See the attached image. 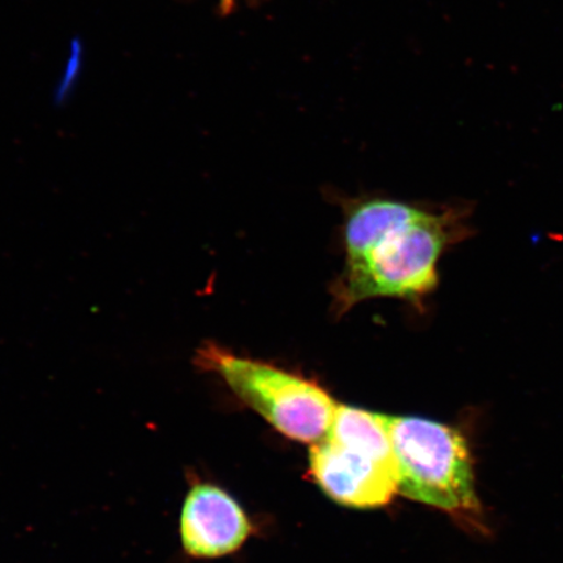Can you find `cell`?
Listing matches in <instances>:
<instances>
[{"label": "cell", "mask_w": 563, "mask_h": 563, "mask_svg": "<svg viewBox=\"0 0 563 563\" xmlns=\"http://www.w3.org/2000/svg\"><path fill=\"white\" fill-rule=\"evenodd\" d=\"M313 481L335 503L375 509L398 493L396 456L385 415L338 405L325 438L309 450Z\"/></svg>", "instance_id": "2"}, {"label": "cell", "mask_w": 563, "mask_h": 563, "mask_svg": "<svg viewBox=\"0 0 563 563\" xmlns=\"http://www.w3.org/2000/svg\"><path fill=\"white\" fill-rule=\"evenodd\" d=\"M251 533L249 517L230 493L207 482L189 485L179 516L180 544L188 558H224L239 551Z\"/></svg>", "instance_id": "5"}, {"label": "cell", "mask_w": 563, "mask_h": 563, "mask_svg": "<svg viewBox=\"0 0 563 563\" xmlns=\"http://www.w3.org/2000/svg\"><path fill=\"white\" fill-rule=\"evenodd\" d=\"M453 211H432L391 200L350 210L344 227L346 263L334 282L336 313L373 298L418 301L439 284V260L462 231Z\"/></svg>", "instance_id": "1"}, {"label": "cell", "mask_w": 563, "mask_h": 563, "mask_svg": "<svg viewBox=\"0 0 563 563\" xmlns=\"http://www.w3.org/2000/svg\"><path fill=\"white\" fill-rule=\"evenodd\" d=\"M235 3L236 0H220L221 11L223 13H229L232 9H234Z\"/></svg>", "instance_id": "6"}, {"label": "cell", "mask_w": 563, "mask_h": 563, "mask_svg": "<svg viewBox=\"0 0 563 563\" xmlns=\"http://www.w3.org/2000/svg\"><path fill=\"white\" fill-rule=\"evenodd\" d=\"M398 470V493L482 525L473 457L467 440L453 427L415 417L385 415Z\"/></svg>", "instance_id": "3"}, {"label": "cell", "mask_w": 563, "mask_h": 563, "mask_svg": "<svg viewBox=\"0 0 563 563\" xmlns=\"http://www.w3.org/2000/svg\"><path fill=\"white\" fill-rule=\"evenodd\" d=\"M194 365L221 377L239 400L288 439L313 445L332 426L338 404L311 379L236 355L214 342L197 349Z\"/></svg>", "instance_id": "4"}]
</instances>
